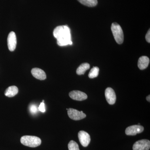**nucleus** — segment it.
I'll list each match as a JSON object with an SVG mask.
<instances>
[{
    "label": "nucleus",
    "mask_w": 150,
    "mask_h": 150,
    "mask_svg": "<svg viewBox=\"0 0 150 150\" xmlns=\"http://www.w3.org/2000/svg\"><path fill=\"white\" fill-rule=\"evenodd\" d=\"M53 34L57 39V44L63 46L73 44L71 41V30L67 25H60L54 29Z\"/></svg>",
    "instance_id": "f257e3e1"
},
{
    "label": "nucleus",
    "mask_w": 150,
    "mask_h": 150,
    "mask_svg": "<svg viewBox=\"0 0 150 150\" xmlns=\"http://www.w3.org/2000/svg\"><path fill=\"white\" fill-rule=\"evenodd\" d=\"M21 142L24 146L35 148L41 144V140L40 138L35 136H24L21 139Z\"/></svg>",
    "instance_id": "f03ea898"
},
{
    "label": "nucleus",
    "mask_w": 150,
    "mask_h": 150,
    "mask_svg": "<svg viewBox=\"0 0 150 150\" xmlns=\"http://www.w3.org/2000/svg\"><path fill=\"white\" fill-rule=\"evenodd\" d=\"M111 29L116 42L118 44H122L124 40V35L120 25L117 23H113L111 25Z\"/></svg>",
    "instance_id": "7ed1b4c3"
},
{
    "label": "nucleus",
    "mask_w": 150,
    "mask_h": 150,
    "mask_svg": "<svg viewBox=\"0 0 150 150\" xmlns=\"http://www.w3.org/2000/svg\"><path fill=\"white\" fill-rule=\"evenodd\" d=\"M68 114L69 117L72 120L79 121L86 117L85 113L83 111H79L76 109L70 108L68 109Z\"/></svg>",
    "instance_id": "20e7f679"
},
{
    "label": "nucleus",
    "mask_w": 150,
    "mask_h": 150,
    "mask_svg": "<svg viewBox=\"0 0 150 150\" xmlns=\"http://www.w3.org/2000/svg\"><path fill=\"white\" fill-rule=\"evenodd\" d=\"M150 148L149 140L143 139L135 142L133 145V150H149Z\"/></svg>",
    "instance_id": "39448f33"
},
{
    "label": "nucleus",
    "mask_w": 150,
    "mask_h": 150,
    "mask_svg": "<svg viewBox=\"0 0 150 150\" xmlns=\"http://www.w3.org/2000/svg\"><path fill=\"white\" fill-rule=\"evenodd\" d=\"M144 130V128L141 125H133L127 127L125 133L128 136H135L138 134L142 133Z\"/></svg>",
    "instance_id": "423d86ee"
},
{
    "label": "nucleus",
    "mask_w": 150,
    "mask_h": 150,
    "mask_svg": "<svg viewBox=\"0 0 150 150\" xmlns=\"http://www.w3.org/2000/svg\"><path fill=\"white\" fill-rule=\"evenodd\" d=\"M79 142L83 147H87L91 142V137L89 134L86 131H81L78 133Z\"/></svg>",
    "instance_id": "0eeeda50"
},
{
    "label": "nucleus",
    "mask_w": 150,
    "mask_h": 150,
    "mask_svg": "<svg viewBox=\"0 0 150 150\" xmlns=\"http://www.w3.org/2000/svg\"><path fill=\"white\" fill-rule=\"evenodd\" d=\"M105 98L107 102L110 105H113L116 101V97L113 89L108 87L105 89Z\"/></svg>",
    "instance_id": "6e6552de"
},
{
    "label": "nucleus",
    "mask_w": 150,
    "mask_h": 150,
    "mask_svg": "<svg viewBox=\"0 0 150 150\" xmlns=\"http://www.w3.org/2000/svg\"><path fill=\"white\" fill-rule=\"evenodd\" d=\"M8 46L9 50L13 51L15 50L17 44L16 36L13 31L10 33L7 38Z\"/></svg>",
    "instance_id": "1a4fd4ad"
},
{
    "label": "nucleus",
    "mask_w": 150,
    "mask_h": 150,
    "mask_svg": "<svg viewBox=\"0 0 150 150\" xmlns=\"http://www.w3.org/2000/svg\"><path fill=\"white\" fill-rule=\"evenodd\" d=\"M69 96L73 100L78 101H82L88 98L86 93L79 91H73L70 92Z\"/></svg>",
    "instance_id": "9d476101"
},
{
    "label": "nucleus",
    "mask_w": 150,
    "mask_h": 150,
    "mask_svg": "<svg viewBox=\"0 0 150 150\" xmlns=\"http://www.w3.org/2000/svg\"><path fill=\"white\" fill-rule=\"evenodd\" d=\"M31 72L33 76L38 79L44 80L46 79V73L41 69L37 68H33L31 70Z\"/></svg>",
    "instance_id": "9b49d317"
},
{
    "label": "nucleus",
    "mask_w": 150,
    "mask_h": 150,
    "mask_svg": "<svg viewBox=\"0 0 150 150\" xmlns=\"http://www.w3.org/2000/svg\"><path fill=\"white\" fill-rule=\"evenodd\" d=\"M150 63L149 59L146 56H142L139 59L138 66L141 70H144L147 68Z\"/></svg>",
    "instance_id": "f8f14e48"
},
{
    "label": "nucleus",
    "mask_w": 150,
    "mask_h": 150,
    "mask_svg": "<svg viewBox=\"0 0 150 150\" xmlns=\"http://www.w3.org/2000/svg\"><path fill=\"white\" fill-rule=\"evenodd\" d=\"M18 92V89L16 86H11L6 90L4 94L8 97H13L17 94Z\"/></svg>",
    "instance_id": "ddd939ff"
},
{
    "label": "nucleus",
    "mask_w": 150,
    "mask_h": 150,
    "mask_svg": "<svg viewBox=\"0 0 150 150\" xmlns=\"http://www.w3.org/2000/svg\"><path fill=\"white\" fill-rule=\"evenodd\" d=\"M90 66L88 63H83L77 69L76 74L79 75H83L86 71L90 69Z\"/></svg>",
    "instance_id": "4468645a"
},
{
    "label": "nucleus",
    "mask_w": 150,
    "mask_h": 150,
    "mask_svg": "<svg viewBox=\"0 0 150 150\" xmlns=\"http://www.w3.org/2000/svg\"><path fill=\"white\" fill-rule=\"evenodd\" d=\"M81 4L87 6L94 7L97 5V0H78Z\"/></svg>",
    "instance_id": "2eb2a0df"
},
{
    "label": "nucleus",
    "mask_w": 150,
    "mask_h": 150,
    "mask_svg": "<svg viewBox=\"0 0 150 150\" xmlns=\"http://www.w3.org/2000/svg\"><path fill=\"white\" fill-rule=\"evenodd\" d=\"M99 69L98 67H93L91 70L88 74L89 78L90 79H93L96 78L98 76L99 74Z\"/></svg>",
    "instance_id": "dca6fc26"
},
{
    "label": "nucleus",
    "mask_w": 150,
    "mask_h": 150,
    "mask_svg": "<svg viewBox=\"0 0 150 150\" xmlns=\"http://www.w3.org/2000/svg\"><path fill=\"white\" fill-rule=\"evenodd\" d=\"M68 148L69 150H80L77 143L74 141H70L68 144Z\"/></svg>",
    "instance_id": "f3484780"
},
{
    "label": "nucleus",
    "mask_w": 150,
    "mask_h": 150,
    "mask_svg": "<svg viewBox=\"0 0 150 150\" xmlns=\"http://www.w3.org/2000/svg\"><path fill=\"white\" fill-rule=\"evenodd\" d=\"M38 110V108L35 104H31L30 106L29 110L31 114H33V115L36 114L37 113Z\"/></svg>",
    "instance_id": "a211bd4d"
},
{
    "label": "nucleus",
    "mask_w": 150,
    "mask_h": 150,
    "mask_svg": "<svg viewBox=\"0 0 150 150\" xmlns=\"http://www.w3.org/2000/svg\"><path fill=\"white\" fill-rule=\"evenodd\" d=\"M38 110H40L41 112H44L46 111V109H45V104L44 103L42 102L40 103V105H39V107L38 108Z\"/></svg>",
    "instance_id": "6ab92c4d"
},
{
    "label": "nucleus",
    "mask_w": 150,
    "mask_h": 150,
    "mask_svg": "<svg viewBox=\"0 0 150 150\" xmlns=\"http://www.w3.org/2000/svg\"><path fill=\"white\" fill-rule=\"evenodd\" d=\"M146 41H147L148 43H150V29L148 30L147 33L146 34Z\"/></svg>",
    "instance_id": "aec40b11"
},
{
    "label": "nucleus",
    "mask_w": 150,
    "mask_h": 150,
    "mask_svg": "<svg viewBox=\"0 0 150 150\" xmlns=\"http://www.w3.org/2000/svg\"><path fill=\"white\" fill-rule=\"evenodd\" d=\"M146 100L148 101H149V102H150V96H148L147 97H146Z\"/></svg>",
    "instance_id": "412c9836"
},
{
    "label": "nucleus",
    "mask_w": 150,
    "mask_h": 150,
    "mask_svg": "<svg viewBox=\"0 0 150 150\" xmlns=\"http://www.w3.org/2000/svg\"><path fill=\"white\" fill-rule=\"evenodd\" d=\"M138 125H140V123H139V124H138Z\"/></svg>",
    "instance_id": "4be33fe9"
}]
</instances>
